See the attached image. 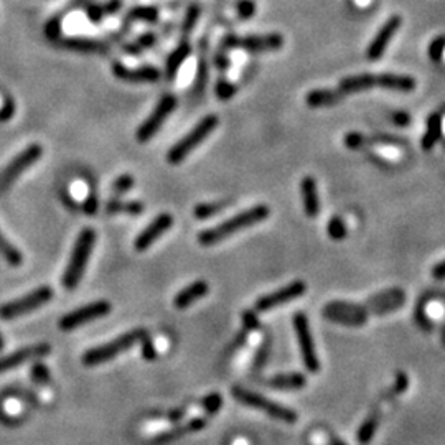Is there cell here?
<instances>
[{
    "label": "cell",
    "instance_id": "6da1fadb",
    "mask_svg": "<svg viewBox=\"0 0 445 445\" xmlns=\"http://www.w3.org/2000/svg\"><path fill=\"white\" fill-rule=\"evenodd\" d=\"M415 80L413 76L406 75H394V73H363V75L356 76H346L340 81L338 91L343 96L360 93V91H366L371 88H383V89H393L399 91V93H409L414 91Z\"/></svg>",
    "mask_w": 445,
    "mask_h": 445
},
{
    "label": "cell",
    "instance_id": "7a4b0ae2",
    "mask_svg": "<svg viewBox=\"0 0 445 445\" xmlns=\"http://www.w3.org/2000/svg\"><path fill=\"white\" fill-rule=\"evenodd\" d=\"M270 215V210L265 205H256L249 210H244L238 215L230 218V220L220 222V225L213 226L210 230L201 231L198 234V243L201 246H213L221 243V241L228 239L231 234L238 233L241 230L251 228V226L258 225V222L268 220Z\"/></svg>",
    "mask_w": 445,
    "mask_h": 445
},
{
    "label": "cell",
    "instance_id": "3957f363",
    "mask_svg": "<svg viewBox=\"0 0 445 445\" xmlns=\"http://www.w3.org/2000/svg\"><path fill=\"white\" fill-rule=\"evenodd\" d=\"M94 241H96V233H94V230H91V228H86L81 231L78 239H76L70 263H68L65 274H63V285H65L68 290L75 289L76 285L80 284V280L83 279L89 256L91 253H93Z\"/></svg>",
    "mask_w": 445,
    "mask_h": 445
},
{
    "label": "cell",
    "instance_id": "277c9868",
    "mask_svg": "<svg viewBox=\"0 0 445 445\" xmlns=\"http://www.w3.org/2000/svg\"><path fill=\"white\" fill-rule=\"evenodd\" d=\"M149 335V332L145 328H135V330L124 333L115 338V340L106 343V345L91 348L83 355V365L86 366H98L103 365V363H108L114 358H118L120 353L127 351L134 345L142 341V338Z\"/></svg>",
    "mask_w": 445,
    "mask_h": 445
},
{
    "label": "cell",
    "instance_id": "5b68a950",
    "mask_svg": "<svg viewBox=\"0 0 445 445\" xmlns=\"http://www.w3.org/2000/svg\"><path fill=\"white\" fill-rule=\"evenodd\" d=\"M218 125H220V119L218 115L210 114L205 115L200 123H198L195 127H193L190 132L178 140V142L173 145V147L167 153V161L172 163V165H178L182 163L185 158L190 156V153L195 151V149L200 145L203 140L208 139L211 135L213 130H215Z\"/></svg>",
    "mask_w": 445,
    "mask_h": 445
},
{
    "label": "cell",
    "instance_id": "8992f818",
    "mask_svg": "<svg viewBox=\"0 0 445 445\" xmlns=\"http://www.w3.org/2000/svg\"><path fill=\"white\" fill-rule=\"evenodd\" d=\"M233 396H234V399L239 401L241 404L249 406V408H253V409L263 410V413L270 415V418L275 420H280V422L294 424V422H297V419H299V414L290 408H287V406H282V404L275 403V401L264 398L263 394L254 393V391L234 386Z\"/></svg>",
    "mask_w": 445,
    "mask_h": 445
},
{
    "label": "cell",
    "instance_id": "52a82bcc",
    "mask_svg": "<svg viewBox=\"0 0 445 445\" xmlns=\"http://www.w3.org/2000/svg\"><path fill=\"white\" fill-rule=\"evenodd\" d=\"M53 299V289L50 285H43L32 290L30 294L23 295V297L17 299V301L7 302L4 306H0V318L2 320H15V318L30 313L37 308L46 306Z\"/></svg>",
    "mask_w": 445,
    "mask_h": 445
},
{
    "label": "cell",
    "instance_id": "ba28073f",
    "mask_svg": "<svg viewBox=\"0 0 445 445\" xmlns=\"http://www.w3.org/2000/svg\"><path fill=\"white\" fill-rule=\"evenodd\" d=\"M43 153V149L40 144H30L25 151H22L18 156L12 158L7 163V167H4V170L0 172V193H4L12 187V183L27 170L28 167H32L33 163L40 161Z\"/></svg>",
    "mask_w": 445,
    "mask_h": 445
},
{
    "label": "cell",
    "instance_id": "9c48e42d",
    "mask_svg": "<svg viewBox=\"0 0 445 445\" xmlns=\"http://www.w3.org/2000/svg\"><path fill=\"white\" fill-rule=\"evenodd\" d=\"M294 330L295 335H297L299 346H301L303 365H306V368L311 373H318V371H320V361H318L317 358L315 343H313L311 325H308V320L303 312H297L294 315Z\"/></svg>",
    "mask_w": 445,
    "mask_h": 445
},
{
    "label": "cell",
    "instance_id": "30bf717a",
    "mask_svg": "<svg viewBox=\"0 0 445 445\" xmlns=\"http://www.w3.org/2000/svg\"><path fill=\"white\" fill-rule=\"evenodd\" d=\"M111 311H113V307H111V303L108 301L91 302L88 306L76 308V311L61 317V320L58 322V327H60L63 332H73L75 328L106 317L108 313H111Z\"/></svg>",
    "mask_w": 445,
    "mask_h": 445
},
{
    "label": "cell",
    "instance_id": "8fae6325",
    "mask_svg": "<svg viewBox=\"0 0 445 445\" xmlns=\"http://www.w3.org/2000/svg\"><path fill=\"white\" fill-rule=\"evenodd\" d=\"M327 320L346 327H361L368 322V312L363 303L330 302L323 308Z\"/></svg>",
    "mask_w": 445,
    "mask_h": 445
},
{
    "label": "cell",
    "instance_id": "7c38bea8",
    "mask_svg": "<svg viewBox=\"0 0 445 445\" xmlns=\"http://www.w3.org/2000/svg\"><path fill=\"white\" fill-rule=\"evenodd\" d=\"M175 108H177L175 96L173 94L163 96V98L158 101L156 109L152 111V114L149 115V118L142 123V125L137 129V132H135V139H137L139 142H147V140H151L153 135L158 132V129L162 127L163 123L168 119V115L175 111Z\"/></svg>",
    "mask_w": 445,
    "mask_h": 445
},
{
    "label": "cell",
    "instance_id": "4fadbf2b",
    "mask_svg": "<svg viewBox=\"0 0 445 445\" xmlns=\"http://www.w3.org/2000/svg\"><path fill=\"white\" fill-rule=\"evenodd\" d=\"M226 48H243L249 53L275 51L284 46V37L280 33H264V35H231L225 40Z\"/></svg>",
    "mask_w": 445,
    "mask_h": 445
},
{
    "label": "cell",
    "instance_id": "5bb4252c",
    "mask_svg": "<svg viewBox=\"0 0 445 445\" xmlns=\"http://www.w3.org/2000/svg\"><path fill=\"white\" fill-rule=\"evenodd\" d=\"M307 285L303 280H294L285 287H280L279 290H275L272 294L263 295L256 301V312H269L272 308H277L280 306H285V303L295 301V299L302 297L306 294Z\"/></svg>",
    "mask_w": 445,
    "mask_h": 445
},
{
    "label": "cell",
    "instance_id": "9a60e30c",
    "mask_svg": "<svg viewBox=\"0 0 445 445\" xmlns=\"http://www.w3.org/2000/svg\"><path fill=\"white\" fill-rule=\"evenodd\" d=\"M401 27H403V18H401L399 15L389 17L388 20L384 22V25L380 28V32L376 33L370 45H368V50H366L368 60L378 61L380 58L384 55L386 48H388L391 40H393Z\"/></svg>",
    "mask_w": 445,
    "mask_h": 445
},
{
    "label": "cell",
    "instance_id": "2e32d148",
    "mask_svg": "<svg viewBox=\"0 0 445 445\" xmlns=\"http://www.w3.org/2000/svg\"><path fill=\"white\" fill-rule=\"evenodd\" d=\"M51 346L48 343H38V345L33 346H25L22 350H18L12 355L0 358V375L7 373V371L13 370V368L23 365V363L32 361V360H40V358H45L50 355Z\"/></svg>",
    "mask_w": 445,
    "mask_h": 445
},
{
    "label": "cell",
    "instance_id": "e0dca14e",
    "mask_svg": "<svg viewBox=\"0 0 445 445\" xmlns=\"http://www.w3.org/2000/svg\"><path fill=\"white\" fill-rule=\"evenodd\" d=\"M113 73L115 78L125 81V83H157L162 76L156 66L145 65L140 68H129L119 61L113 65Z\"/></svg>",
    "mask_w": 445,
    "mask_h": 445
},
{
    "label": "cell",
    "instance_id": "ac0fdd59",
    "mask_svg": "<svg viewBox=\"0 0 445 445\" xmlns=\"http://www.w3.org/2000/svg\"><path fill=\"white\" fill-rule=\"evenodd\" d=\"M172 225H173L172 215H168V213H162V215H158L156 220H153L151 225H149L147 228H145L142 233L135 238L134 248L140 251V253H142V251H147L163 233H167V231L172 228Z\"/></svg>",
    "mask_w": 445,
    "mask_h": 445
},
{
    "label": "cell",
    "instance_id": "d6986e66",
    "mask_svg": "<svg viewBox=\"0 0 445 445\" xmlns=\"http://www.w3.org/2000/svg\"><path fill=\"white\" fill-rule=\"evenodd\" d=\"M206 424L208 422H206L205 418H195V419L188 420L187 424L175 425V427L168 429V430H165V432H161V434L153 435V437L149 440V444H151V445L170 444V442H173V440L183 437V435L188 434V432H198V430L205 429Z\"/></svg>",
    "mask_w": 445,
    "mask_h": 445
},
{
    "label": "cell",
    "instance_id": "ffe728a7",
    "mask_svg": "<svg viewBox=\"0 0 445 445\" xmlns=\"http://www.w3.org/2000/svg\"><path fill=\"white\" fill-rule=\"evenodd\" d=\"M208 290H210V285H208L205 280H195V282L187 285L185 289L180 290V292L175 295L173 306H175L178 311H185V308L190 307L192 303H195L196 301H200V299L208 295Z\"/></svg>",
    "mask_w": 445,
    "mask_h": 445
},
{
    "label": "cell",
    "instance_id": "44dd1931",
    "mask_svg": "<svg viewBox=\"0 0 445 445\" xmlns=\"http://www.w3.org/2000/svg\"><path fill=\"white\" fill-rule=\"evenodd\" d=\"M56 45L65 48V50H71L76 53H88V55H93V53H103L108 50V46L104 43H101L98 40H93V38H76V37H68V38H58Z\"/></svg>",
    "mask_w": 445,
    "mask_h": 445
},
{
    "label": "cell",
    "instance_id": "7402d4cb",
    "mask_svg": "<svg viewBox=\"0 0 445 445\" xmlns=\"http://www.w3.org/2000/svg\"><path fill=\"white\" fill-rule=\"evenodd\" d=\"M301 193L303 200V210L308 218H317L320 211V201H318L317 182L313 177H306L301 183Z\"/></svg>",
    "mask_w": 445,
    "mask_h": 445
},
{
    "label": "cell",
    "instance_id": "603a6c76",
    "mask_svg": "<svg viewBox=\"0 0 445 445\" xmlns=\"http://www.w3.org/2000/svg\"><path fill=\"white\" fill-rule=\"evenodd\" d=\"M343 94L338 89H313L306 96V103L311 108H332L340 103Z\"/></svg>",
    "mask_w": 445,
    "mask_h": 445
},
{
    "label": "cell",
    "instance_id": "cb8c5ba5",
    "mask_svg": "<svg viewBox=\"0 0 445 445\" xmlns=\"http://www.w3.org/2000/svg\"><path fill=\"white\" fill-rule=\"evenodd\" d=\"M307 380L306 376L301 373H289V375H275L272 378L268 380V386L274 389H302L306 388Z\"/></svg>",
    "mask_w": 445,
    "mask_h": 445
},
{
    "label": "cell",
    "instance_id": "d4e9b609",
    "mask_svg": "<svg viewBox=\"0 0 445 445\" xmlns=\"http://www.w3.org/2000/svg\"><path fill=\"white\" fill-rule=\"evenodd\" d=\"M190 53H192V48L187 42L180 43V45H178L175 50L170 53V56L167 58V65H165V75L168 80L175 78L178 70H180L187 58L190 56Z\"/></svg>",
    "mask_w": 445,
    "mask_h": 445
},
{
    "label": "cell",
    "instance_id": "484cf974",
    "mask_svg": "<svg viewBox=\"0 0 445 445\" xmlns=\"http://www.w3.org/2000/svg\"><path fill=\"white\" fill-rule=\"evenodd\" d=\"M440 137H442V118L439 114H432L427 119V129H425L422 142H420L424 151H432Z\"/></svg>",
    "mask_w": 445,
    "mask_h": 445
},
{
    "label": "cell",
    "instance_id": "4316f807",
    "mask_svg": "<svg viewBox=\"0 0 445 445\" xmlns=\"http://www.w3.org/2000/svg\"><path fill=\"white\" fill-rule=\"evenodd\" d=\"M106 211L109 215H130L139 216L142 215L144 205L140 201H120V200H109L106 203Z\"/></svg>",
    "mask_w": 445,
    "mask_h": 445
},
{
    "label": "cell",
    "instance_id": "83f0119b",
    "mask_svg": "<svg viewBox=\"0 0 445 445\" xmlns=\"http://www.w3.org/2000/svg\"><path fill=\"white\" fill-rule=\"evenodd\" d=\"M406 301V295L401 289H389L384 290V292L376 294L373 297L370 299L366 303H363L366 308L368 315H370V308H373L376 306H383V303H391V302H404Z\"/></svg>",
    "mask_w": 445,
    "mask_h": 445
},
{
    "label": "cell",
    "instance_id": "f1b7e54d",
    "mask_svg": "<svg viewBox=\"0 0 445 445\" xmlns=\"http://www.w3.org/2000/svg\"><path fill=\"white\" fill-rule=\"evenodd\" d=\"M378 425H380V415L376 413L371 414L370 418H368L365 422L360 425V429H358V434H356L358 444H361V445L370 444L375 437L376 430H378Z\"/></svg>",
    "mask_w": 445,
    "mask_h": 445
},
{
    "label": "cell",
    "instance_id": "f546056e",
    "mask_svg": "<svg viewBox=\"0 0 445 445\" xmlns=\"http://www.w3.org/2000/svg\"><path fill=\"white\" fill-rule=\"evenodd\" d=\"M0 256H2L8 264L13 265V268H18V265H22L23 263L22 253L15 248V246L8 243L6 236L2 234V231H0Z\"/></svg>",
    "mask_w": 445,
    "mask_h": 445
},
{
    "label": "cell",
    "instance_id": "4dcf8cb0",
    "mask_svg": "<svg viewBox=\"0 0 445 445\" xmlns=\"http://www.w3.org/2000/svg\"><path fill=\"white\" fill-rule=\"evenodd\" d=\"M231 201H215V203H201L195 208V218L196 220H208V218L218 215L225 210L226 206H230Z\"/></svg>",
    "mask_w": 445,
    "mask_h": 445
},
{
    "label": "cell",
    "instance_id": "1f68e13d",
    "mask_svg": "<svg viewBox=\"0 0 445 445\" xmlns=\"http://www.w3.org/2000/svg\"><path fill=\"white\" fill-rule=\"evenodd\" d=\"M130 20H144L149 23H153L158 20V8L157 7H135L129 13Z\"/></svg>",
    "mask_w": 445,
    "mask_h": 445
},
{
    "label": "cell",
    "instance_id": "d6a6232c",
    "mask_svg": "<svg viewBox=\"0 0 445 445\" xmlns=\"http://www.w3.org/2000/svg\"><path fill=\"white\" fill-rule=\"evenodd\" d=\"M200 13H201V11H200V7L196 6V4H193V6L188 7L187 15H185V18H183V23H182L183 35L188 37L193 30H195L198 18H200Z\"/></svg>",
    "mask_w": 445,
    "mask_h": 445
},
{
    "label": "cell",
    "instance_id": "836d02e7",
    "mask_svg": "<svg viewBox=\"0 0 445 445\" xmlns=\"http://www.w3.org/2000/svg\"><path fill=\"white\" fill-rule=\"evenodd\" d=\"M327 233L333 241H341L346 236V225L340 216H333L327 225Z\"/></svg>",
    "mask_w": 445,
    "mask_h": 445
},
{
    "label": "cell",
    "instance_id": "e575fe53",
    "mask_svg": "<svg viewBox=\"0 0 445 445\" xmlns=\"http://www.w3.org/2000/svg\"><path fill=\"white\" fill-rule=\"evenodd\" d=\"M215 93H216V98H218V99L228 101V99H231V98H233V96L236 94V84L231 83L230 80L221 78V80L216 83Z\"/></svg>",
    "mask_w": 445,
    "mask_h": 445
},
{
    "label": "cell",
    "instance_id": "d590c367",
    "mask_svg": "<svg viewBox=\"0 0 445 445\" xmlns=\"http://www.w3.org/2000/svg\"><path fill=\"white\" fill-rule=\"evenodd\" d=\"M156 42H157V37L153 35V33H145V35L140 37L134 45L125 46V50H127L130 55H137V53L145 50V48H151L152 45H156Z\"/></svg>",
    "mask_w": 445,
    "mask_h": 445
},
{
    "label": "cell",
    "instance_id": "8d00e7d4",
    "mask_svg": "<svg viewBox=\"0 0 445 445\" xmlns=\"http://www.w3.org/2000/svg\"><path fill=\"white\" fill-rule=\"evenodd\" d=\"M132 187H134V177L129 175V173H124V175H120L119 178H115L114 180L113 192L115 193V195H124V193L132 190Z\"/></svg>",
    "mask_w": 445,
    "mask_h": 445
},
{
    "label": "cell",
    "instance_id": "74e56055",
    "mask_svg": "<svg viewBox=\"0 0 445 445\" xmlns=\"http://www.w3.org/2000/svg\"><path fill=\"white\" fill-rule=\"evenodd\" d=\"M269 350H270V341H269V338H265L263 345H261L258 348V351H256V356H254V361H253L254 371H259L261 368L265 365V361H268V356H269Z\"/></svg>",
    "mask_w": 445,
    "mask_h": 445
},
{
    "label": "cell",
    "instance_id": "f35d334b",
    "mask_svg": "<svg viewBox=\"0 0 445 445\" xmlns=\"http://www.w3.org/2000/svg\"><path fill=\"white\" fill-rule=\"evenodd\" d=\"M206 78H208L206 58L201 56V58H200V63H198V75H196V83H195V94H201V91L205 89Z\"/></svg>",
    "mask_w": 445,
    "mask_h": 445
},
{
    "label": "cell",
    "instance_id": "ab89813d",
    "mask_svg": "<svg viewBox=\"0 0 445 445\" xmlns=\"http://www.w3.org/2000/svg\"><path fill=\"white\" fill-rule=\"evenodd\" d=\"M30 376L38 384L50 383V371H48V368L45 365H42V363H35V365L32 366Z\"/></svg>",
    "mask_w": 445,
    "mask_h": 445
},
{
    "label": "cell",
    "instance_id": "60d3db41",
    "mask_svg": "<svg viewBox=\"0 0 445 445\" xmlns=\"http://www.w3.org/2000/svg\"><path fill=\"white\" fill-rule=\"evenodd\" d=\"M427 51H429L430 60L435 63L442 61V58L445 55V38H435V40L429 45Z\"/></svg>",
    "mask_w": 445,
    "mask_h": 445
},
{
    "label": "cell",
    "instance_id": "b9f144b4",
    "mask_svg": "<svg viewBox=\"0 0 445 445\" xmlns=\"http://www.w3.org/2000/svg\"><path fill=\"white\" fill-rule=\"evenodd\" d=\"M221 406H222V398H221L220 393H211V394H208L205 399H203V408H205V410L210 415L216 414L218 410L221 409Z\"/></svg>",
    "mask_w": 445,
    "mask_h": 445
},
{
    "label": "cell",
    "instance_id": "7bdbcfd3",
    "mask_svg": "<svg viewBox=\"0 0 445 445\" xmlns=\"http://www.w3.org/2000/svg\"><path fill=\"white\" fill-rule=\"evenodd\" d=\"M236 11H238V17L241 20H249L256 13V4L253 0H239L238 6H236Z\"/></svg>",
    "mask_w": 445,
    "mask_h": 445
},
{
    "label": "cell",
    "instance_id": "ee69618b",
    "mask_svg": "<svg viewBox=\"0 0 445 445\" xmlns=\"http://www.w3.org/2000/svg\"><path fill=\"white\" fill-rule=\"evenodd\" d=\"M241 320H243L244 330H248V332H254V330H259L261 328L259 318H258V315H256V312H253V311H244L243 315H241Z\"/></svg>",
    "mask_w": 445,
    "mask_h": 445
},
{
    "label": "cell",
    "instance_id": "f6af8a7d",
    "mask_svg": "<svg viewBox=\"0 0 445 445\" xmlns=\"http://www.w3.org/2000/svg\"><path fill=\"white\" fill-rule=\"evenodd\" d=\"M140 350H142V356L144 360L147 361H152L157 358V351H156V345H153V341L151 340V337H145L142 338V341H140Z\"/></svg>",
    "mask_w": 445,
    "mask_h": 445
},
{
    "label": "cell",
    "instance_id": "bcb514c9",
    "mask_svg": "<svg viewBox=\"0 0 445 445\" xmlns=\"http://www.w3.org/2000/svg\"><path fill=\"white\" fill-rule=\"evenodd\" d=\"M15 113V104H13L12 98H4L2 106H0V123H6V120H11V118Z\"/></svg>",
    "mask_w": 445,
    "mask_h": 445
},
{
    "label": "cell",
    "instance_id": "7dc6e473",
    "mask_svg": "<svg viewBox=\"0 0 445 445\" xmlns=\"http://www.w3.org/2000/svg\"><path fill=\"white\" fill-rule=\"evenodd\" d=\"M60 33H61L60 18H51V20L45 25V35L50 38L51 42H55L60 38Z\"/></svg>",
    "mask_w": 445,
    "mask_h": 445
},
{
    "label": "cell",
    "instance_id": "c3c4849f",
    "mask_svg": "<svg viewBox=\"0 0 445 445\" xmlns=\"http://www.w3.org/2000/svg\"><path fill=\"white\" fill-rule=\"evenodd\" d=\"M98 208H99L98 196H96L94 193H89L88 198H86L84 203H83V211L86 213V215L93 216V215H96V211H98Z\"/></svg>",
    "mask_w": 445,
    "mask_h": 445
},
{
    "label": "cell",
    "instance_id": "681fc988",
    "mask_svg": "<svg viewBox=\"0 0 445 445\" xmlns=\"http://www.w3.org/2000/svg\"><path fill=\"white\" fill-rule=\"evenodd\" d=\"M363 144H365V137H363L361 134H358V132L346 134L345 145L348 149H351V151H356V149H360Z\"/></svg>",
    "mask_w": 445,
    "mask_h": 445
},
{
    "label": "cell",
    "instance_id": "f907efd6",
    "mask_svg": "<svg viewBox=\"0 0 445 445\" xmlns=\"http://www.w3.org/2000/svg\"><path fill=\"white\" fill-rule=\"evenodd\" d=\"M408 386H409L408 376H406L404 373H398V376H396V381H394V388H393L394 393H398V394L404 393V391L408 389Z\"/></svg>",
    "mask_w": 445,
    "mask_h": 445
},
{
    "label": "cell",
    "instance_id": "816d5d0a",
    "mask_svg": "<svg viewBox=\"0 0 445 445\" xmlns=\"http://www.w3.org/2000/svg\"><path fill=\"white\" fill-rule=\"evenodd\" d=\"M415 320H418V323H419V325H420V327H422L425 332H430V330H432V322H430V320H429V317H427V315H425V313H424V311H422V308H420V311H418V312H415Z\"/></svg>",
    "mask_w": 445,
    "mask_h": 445
},
{
    "label": "cell",
    "instance_id": "f5cc1de1",
    "mask_svg": "<svg viewBox=\"0 0 445 445\" xmlns=\"http://www.w3.org/2000/svg\"><path fill=\"white\" fill-rule=\"evenodd\" d=\"M215 65H216V68H220L221 71H226V70H228V68L231 66V61H230L228 55H226L225 51H220V53H218L216 58H215Z\"/></svg>",
    "mask_w": 445,
    "mask_h": 445
},
{
    "label": "cell",
    "instance_id": "db71d44e",
    "mask_svg": "<svg viewBox=\"0 0 445 445\" xmlns=\"http://www.w3.org/2000/svg\"><path fill=\"white\" fill-rule=\"evenodd\" d=\"M393 123L396 125H399V127H406V125H409L410 123V115L408 113H403V111H401V113H394Z\"/></svg>",
    "mask_w": 445,
    "mask_h": 445
},
{
    "label": "cell",
    "instance_id": "11a10c76",
    "mask_svg": "<svg viewBox=\"0 0 445 445\" xmlns=\"http://www.w3.org/2000/svg\"><path fill=\"white\" fill-rule=\"evenodd\" d=\"M248 335H249V332L244 330V328H243V332L238 333V337L234 338L233 345H231V351H236V350H239L241 346H244L246 340H248Z\"/></svg>",
    "mask_w": 445,
    "mask_h": 445
},
{
    "label": "cell",
    "instance_id": "9f6ffc18",
    "mask_svg": "<svg viewBox=\"0 0 445 445\" xmlns=\"http://www.w3.org/2000/svg\"><path fill=\"white\" fill-rule=\"evenodd\" d=\"M88 17L91 18L93 22H99L101 18L104 17V11H103V6H91L88 8Z\"/></svg>",
    "mask_w": 445,
    "mask_h": 445
},
{
    "label": "cell",
    "instance_id": "6f0895ef",
    "mask_svg": "<svg viewBox=\"0 0 445 445\" xmlns=\"http://www.w3.org/2000/svg\"><path fill=\"white\" fill-rule=\"evenodd\" d=\"M432 277H435L437 280H445V261H440L432 268Z\"/></svg>",
    "mask_w": 445,
    "mask_h": 445
},
{
    "label": "cell",
    "instance_id": "680465c9",
    "mask_svg": "<svg viewBox=\"0 0 445 445\" xmlns=\"http://www.w3.org/2000/svg\"><path fill=\"white\" fill-rule=\"evenodd\" d=\"M120 8V0H111L109 4H106V6H103V11H104V15H113V13H115Z\"/></svg>",
    "mask_w": 445,
    "mask_h": 445
},
{
    "label": "cell",
    "instance_id": "91938a15",
    "mask_svg": "<svg viewBox=\"0 0 445 445\" xmlns=\"http://www.w3.org/2000/svg\"><path fill=\"white\" fill-rule=\"evenodd\" d=\"M61 200H63V203H65V205L70 208V210H76V208H78V203H76L75 200H73V196L70 195V193H66V192H63L61 193Z\"/></svg>",
    "mask_w": 445,
    "mask_h": 445
},
{
    "label": "cell",
    "instance_id": "94428289",
    "mask_svg": "<svg viewBox=\"0 0 445 445\" xmlns=\"http://www.w3.org/2000/svg\"><path fill=\"white\" fill-rule=\"evenodd\" d=\"M185 414H187V409H175L168 414V419H170L172 422H178V420L183 419V415Z\"/></svg>",
    "mask_w": 445,
    "mask_h": 445
},
{
    "label": "cell",
    "instance_id": "6125c7cd",
    "mask_svg": "<svg viewBox=\"0 0 445 445\" xmlns=\"http://www.w3.org/2000/svg\"><path fill=\"white\" fill-rule=\"evenodd\" d=\"M328 445H346V444L343 442V440H340V439L332 437V439H330V444H328Z\"/></svg>",
    "mask_w": 445,
    "mask_h": 445
},
{
    "label": "cell",
    "instance_id": "be15d7a7",
    "mask_svg": "<svg viewBox=\"0 0 445 445\" xmlns=\"http://www.w3.org/2000/svg\"><path fill=\"white\" fill-rule=\"evenodd\" d=\"M4 348V338H2V335H0V350H2Z\"/></svg>",
    "mask_w": 445,
    "mask_h": 445
},
{
    "label": "cell",
    "instance_id": "e7e4bbea",
    "mask_svg": "<svg viewBox=\"0 0 445 445\" xmlns=\"http://www.w3.org/2000/svg\"><path fill=\"white\" fill-rule=\"evenodd\" d=\"M442 343H445V332H444V335H442Z\"/></svg>",
    "mask_w": 445,
    "mask_h": 445
}]
</instances>
